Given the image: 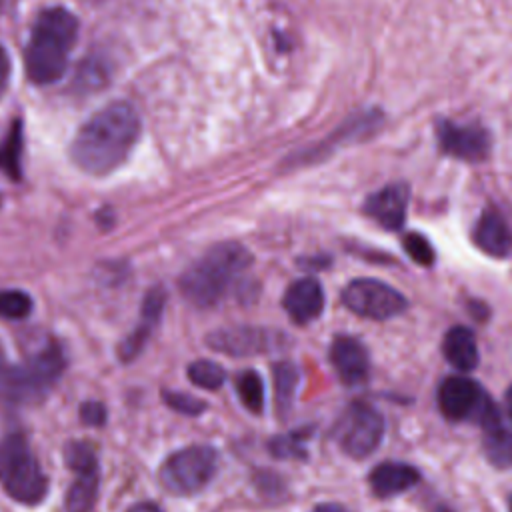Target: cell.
I'll list each match as a JSON object with an SVG mask.
<instances>
[{
    "label": "cell",
    "mask_w": 512,
    "mask_h": 512,
    "mask_svg": "<svg viewBox=\"0 0 512 512\" xmlns=\"http://www.w3.org/2000/svg\"><path fill=\"white\" fill-rule=\"evenodd\" d=\"M140 136V118L128 102H112L92 114L76 132L70 156L74 164L104 176L116 170L132 152Z\"/></svg>",
    "instance_id": "cell-1"
},
{
    "label": "cell",
    "mask_w": 512,
    "mask_h": 512,
    "mask_svg": "<svg viewBox=\"0 0 512 512\" xmlns=\"http://www.w3.org/2000/svg\"><path fill=\"white\" fill-rule=\"evenodd\" d=\"M78 36L76 16L62 8H46L36 16L30 42L24 52L26 74L36 84L60 80L68 66V52Z\"/></svg>",
    "instance_id": "cell-2"
},
{
    "label": "cell",
    "mask_w": 512,
    "mask_h": 512,
    "mask_svg": "<svg viewBox=\"0 0 512 512\" xmlns=\"http://www.w3.org/2000/svg\"><path fill=\"white\" fill-rule=\"evenodd\" d=\"M250 262L252 256L242 244H216L180 276V292L196 308L216 306Z\"/></svg>",
    "instance_id": "cell-3"
},
{
    "label": "cell",
    "mask_w": 512,
    "mask_h": 512,
    "mask_svg": "<svg viewBox=\"0 0 512 512\" xmlns=\"http://www.w3.org/2000/svg\"><path fill=\"white\" fill-rule=\"evenodd\" d=\"M66 366L62 348L54 342L22 364H12L0 350V396L12 404L42 400L58 382Z\"/></svg>",
    "instance_id": "cell-4"
},
{
    "label": "cell",
    "mask_w": 512,
    "mask_h": 512,
    "mask_svg": "<svg viewBox=\"0 0 512 512\" xmlns=\"http://www.w3.org/2000/svg\"><path fill=\"white\" fill-rule=\"evenodd\" d=\"M0 484L4 492L20 504H38L48 490V478L42 472L26 436L8 434L0 442Z\"/></svg>",
    "instance_id": "cell-5"
},
{
    "label": "cell",
    "mask_w": 512,
    "mask_h": 512,
    "mask_svg": "<svg viewBox=\"0 0 512 512\" xmlns=\"http://www.w3.org/2000/svg\"><path fill=\"white\" fill-rule=\"evenodd\" d=\"M218 454L210 446H188L170 454L160 466V484L178 496L202 490L216 474Z\"/></svg>",
    "instance_id": "cell-6"
},
{
    "label": "cell",
    "mask_w": 512,
    "mask_h": 512,
    "mask_svg": "<svg viewBox=\"0 0 512 512\" xmlns=\"http://www.w3.org/2000/svg\"><path fill=\"white\" fill-rule=\"evenodd\" d=\"M382 436L384 418L366 402H352L334 426V438L340 450L356 460L370 456L380 446Z\"/></svg>",
    "instance_id": "cell-7"
},
{
    "label": "cell",
    "mask_w": 512,
    "mask_h": 512,
    "mask_svg": "<svg viewBox=\"0 0 512 512\" xmlns=\"http://www.w3.org/2000/svg\"><path fill=\"white\" fill-rule=\"evenodd\" d=\"M342 302L362 318L388 320L402 314L406 298L392 286L374 278H356L342 290Z\"/></svg>",
    "instance_id": "cell-8"
},
{
    "label": "cell",
    "mask_w": 512,
    "mask_h": 512,
    "mask_svg": "<svg viewBox=\"0 0 512 512\" xmlns=\"http://www.w3.org/2000/svg\"><path fill=\"white\" fill-rule=\"evenodd\" d=\"M206 344L216 352L244 358L282 350L290 340L284 332L262 326H226L210 332L206 336Z\"/></svg>",
    "instance_id": "cell-9"
},
{
    "label": "cell",
    "mask_w": 512,
    "mask_h": 512,
    "mask_svg": "<svg viewBox=\"0 0 512 512\" xmlns=\"http://www.w3.org/2000/svg\"><path fill=\"white\" fill-rule=\"evenodd\" d=\"M68 468L74 472V482L68 488V512H90L98 494V458L88 442H70L64 448Z\"/></svg>",
    "instance_id": "cell-10"
},
{
    "label": "cell",
    "mask_w": 512,
    "mask_h": 512,
    "mask_svg": "<svg viewBox=\"0 0 512 512\" xmlns=\"http://www.w3.org/2000/svg\"><path fill=\"white\" fill-rule=\"evenodd\" d=\"M436 400L446 420L464 422V420H478L490 396L472 378L448 376L440 382Z\"/></svg>",
    "instance_id": "cell-11"
},
{
    "label": "cell",
    "mask_w": 512,
    "mask_h": 512,
    "mask_svg": "<svg viewBox=\"0 0 512 512\" xmlns=\"http://www.w3.org/2000/svg\"><path fill=\"white\" fill-rule=\"evenodd\" d=\"M482 428V450L486 460L496 468L512 466V426L504 420L492 398L482 408L478 420Z\"/></svg>",
    "instance_id": "cell-12"
},
{
    "label": "cell",
    "mask_w": 512,
    "mask_h": 512,
    "mask_svg": "<svg viewBox=\"0 0 512 512\" xmlns=\"http://www.w3.org/2000/svg\"><path fill=\"white\" fill-rule=\"evenodd\" d=\"M164 304H166V292L160 286H154L152 290H148V294L142 300L140 316L134 330L118 346V358L122 362H132L144 350L152 332L160 324Z\"/></svg>",
    "instance_id": "cell-13"
},
{
    "label": "cell",
    "mask_w": 512,
    "mask_h": 512,
    "mask_svg": "<svg viewBox=\"0 0 512 512\" xmlns=\"http://www.w3.org/2000/svg\"><path fill=\"white\" fill-rule=\"evenodd\" d=\"M330 362L346 386H358L368 380L370 356L358 338L336 336L330 346Z\"/></svg>",
    "instance_id": "cell-14"
},
{
    "label": "cell",
    "mask_w": 512,
    "mask_h": 512,
    "mask_svg": "<svg viewBox=\"0 0 512 512\" xmlns=\"http://www.w3.org/2000/svg\"><path fill=\"white\" fill-rule=\"evenodd\" d=\"M438 144L446 154L478 162L488 154V134L478 126H458L448 120L438 122Z\"/></svg>",
    "instance_id": "cell-15"
},
{
    "label": "cell",
    "mask_w": 512,
    "mask_h": 512,
    "mask_svg": "<svg viewBox=\"0 0 512 512\" xmlns=\"http://www.w3.org/2000/svg\"><path fill=\"white\" fill-rule=\"evenodd\" d=\"M282 304L292 322L308 324L324 310V290L318 280L302 278L290 284Z\"/></svg>",
    "instance_id": "cell-16"
},
{
    "label": "cell",
    "mask_w": 512,
    "mask_h": 512,
    "mask_svg": "<svg viewBox=\"0 0 512 512\" xmlns=\"http://www.w3.org/2000/svg\"><path fill=\"white\" fill-rule=\"evenodd\" d=\"M408 208V186L404 182L388 184L366 200V214L372 216L384 228L396 230L404 224Z\"/></svg>",
    "instance_id": "cell-17"
},
{
    "label": "cell",
    "mask_w": 512,
    "mask_h": 512,
    "mask_svg": "<svg viewBox=\"0 0 512 512\" xmlns=\"http://www.w3.org/2000/svg\"><path fill=\"white\" fill-rule=\"evenodd\" d=\"M420 480V472L404 462H382L376 468H372L368 482L372 492L378 498L396 496L412 486H416Z\"/></svg>",
    "instance_id": "cell-18"
},
{
    "label": "cell",
    "mask_w": 512,
    "mask_h": 512,
    "mask_svg": "<svg viewBox=\"0 0 512 512\" xmlns=\"http://www.w3.org/2000/svg\"><path fill=\"white\" fill-rule=\"evenodd\" d=\"M474 242L490 256H506L510 252L512 234H510L506 220L502 218V214L498 210L488 208L480 216V220L474 228Z\"/></svg>",
    "instance_id": "cell-19"
},
{
    "label": "cell",
    "mask_w": 512,
    "mask_h": 512,
    "mask_svg": "<svg viewBox=\"0 0 512 512\" xmlns=\"http://www.w3.org/2000/svg\"><path fill=\"white\" fill-rule=\"evenodd\" d=\"M442 352L444 358L460 372H472L478 366L476 336L466 326H454L446 332Z\"/></svg>",
    "instance_id": "cell-20"
},
{
    "label": "cell",
    "mask_w": 512,
    "mask_h": 512,
    "mask_svg": "<svg viewBox=\"0 0 512 512\" xmlns=\"http://www.w3.org/2000/svg\"><path fill=\"white\" fill-rule=\"evenodd\" d=\"M272 382H274V400H276V412L280 418H286L292 402H294V394L298 390V382H300V370L294 362L290 360H280L272 366Z\"/></svg>",
    "instance_id": "cell-21"
},
{
    "label": "cell",
    "mask_w": 512,
    "mask_h": 512,
    "mask_svg": "<svg viewBox=\"0 0 512 512\" xmlns=\"http://www.w3.org/2000/svg\"><path fill=\"white\" fill-rule=\"evenodd\" d=\"M22 122L14 120L6 138L0 142V168L10 176L12 180L20 178L22 172V148H24V138H22Z\"/></svg>",
    "instance_id": "cell-22"
},
{
    "label": "cell",
    "mask_w": 512,
    "mask_h": 512,
    "mask_svg": "<svg viewBox=\"0 0 512 512\" xmlns=\"http://www.w3.org/2000/svg\"><path fill=\"white\" fill-rule=\"evenodd\" d=\"M310 438V432L306 430H294L290 434L274 436L268 442V452L278 460H304L308 456L306 440Z\"/></svg>",
    "instance_id": "cell-23"
},
{
    "label": "cell",
    "mask_w": 512,
    "mask_h": 512,
    "mask_svg": "<svg viewBox=\"0 0 512 512\" xmlns=\"http://www.w3.org/2000/svg\"><path fill=\"white\" fill-rule=\"evenodd\" d=\"M236 394L246 410L260 414L264 408V384L256 370H244L236 378Z\"/></svg>",
    "instance_id": "cell-24"
},
{
    "label": "cell",
    "mask_w": 512,
    "mask_h": 512,
    "mask_svg": "<svg viewBox=\"0 0 512 512\" xmlns=\"http://www.w3.org/2000/svg\"><path fill=\"white\" fill-rule=\"evenodd\" d=\"M188 380L204 390H218L222 388L224 380H226V372L220 364L212 362V360H194L192 364H188Z\"/></svg>",
    "instance_id": "cell-25"
},
{
    "label": "cell",
    "mask_w": 512,
    "mask_h": 512,
    "mask_svg": "<svg viewBox=\"0 0 512 512\" xmlns=\"http://www.w3.org/2000/svg\"><path fill=\"white\" fill-rule=\"evenodd\" d=\"M32 312V298L22 290H0V316L22 320Z\"/></svg>",
    "instance_id": "cell-26"
},
{
    "label": "cell",
    "mask_w": 512,
    "mask_h": 512,
    "mask_svg": "<svg viewBox=\"0 0 512 512\" xmlns=\"http://www.w3.org/2000/svg\"><path fill=\"white\" fill-rule=\"evenodd\" d=\"M402 244H404L406 254H408L414 262H418L420 266H430V264L434 262V250H432L430 242H428L424 236H420V234H416V232H408V234L402 238Z\"/></svg>",
    "instance_id": "cell-27"
},
{
    "label": "cell",
    "mask_w": 512,
    "mask_h": 512,
    "mask_svg": "<svg viewBox=\"0 0 512 512\" xmlns=\"http://www.w3.org/2000/svg\"><path fill=\"white\" fill-rule=\"evenodd\" d=\"M162 396H164V402H166L172 410H176V412H180V414H186V416H198L200 412L206 410V404H204L202 400H198V398H194V396H190V394H184V392L164 390Z\"/></svg>",
    "instance_id": "cell-28"
},
{
    "label": "cell",
    "mask_w": 512,
    "mask_h": 512,
    "mask_svg": "<svg viewBox=\"0 0 512 512\" xmlns=\"http://www.w3.org/2000/svg\"><path fill=\"white\" fill-rule=\"evenodd\" d=\"M80 418L84 424L88 426H102L106 420V408L102 402L92 400V402H84L80 406Z\"/></svg>",
    "instance_id": "cell-29"
},
{
    "label": "cell",
    "mask_w": 512,
    "mask_h": 512,
    "mask_svg": "<svg viewBox=\"0 0 512 512\" xmlns=\"http://www.w3.org/2000/svg\"><path fill=\"white\" fill-rule=\"evenodd\" d=\"M8 82H10V56L0 46V96H4V92L8 88Z\"/></svg>",
    "instance_id": "cell-30"
},
{
    "label": "cell",
    "mask_w": 512,
    "mask_h": 512,
    "mask_svg": "<svg viewBox=\"0 0 512 512\" xmlns=\"http://www.w3.org/2000/svg\"><path fill=\"white\" fill-rule=\"evenodd\" d=\"M126 512H162V510L152 502H138V504L130 506Z\"/></svg>",
    "instance_id": "cell-31"
},
{
    "label": "cell",
    "mask_w": 512,
    "mask_h": 512,
    "mask_svg": "<svg viewBox=\"0 0 512 512\" xmlns=\"http://www.w3.org/2000/svg\"><path fill=\"white\" fill-rule=\"evenodd\" d=\"M314 512H346L340 504H320L314 508Z\"/></svg>",
    "instance_id": "cell-32"
},
{
    "label": "cell",
    "mask_w": 512,
    "mask_h": 512,
    "mask_svg": "<svg viewBox=\"0 0 512 512\" xmlns=\"http://www.w3.org/2000/svg\"><path fill=\"white\" fill-rule=\"evenodd\" d=\"M506 406H508V414H510V420H512V386L506 390Z\"/></svg>",
    "instance_id": "cell-33"
},
{
    "label": "cell",
    "mask_w": 512,
    "mask_h": 512,
    "mask_svg": "<svg viewBox=\"0 0 512 512\" xmlns=\"http://www.w3.org/2000/svg\"><path fill=\"white\" fill-rule=\"evenodd\" d=\"M432 512H452L448 506H444V504H440V506H436Z\"/></svg>",
    "instance_id": "cell-34"
},
{
    "label": "cell",
    "mask_w": 512,
    "mask_h": 512,
    "mask_svg": "<svg viewBox=\"0 0 512 512\" xmlns=\"http://www.w3.org/2000/svg\"><path fill=\"white\" fill-rule=\"evenodd\" d=\"M508 510L512 512V496H510V502H508Z\"/></svg>",
    "instance_id": "cell-35"
}]
</instances>
